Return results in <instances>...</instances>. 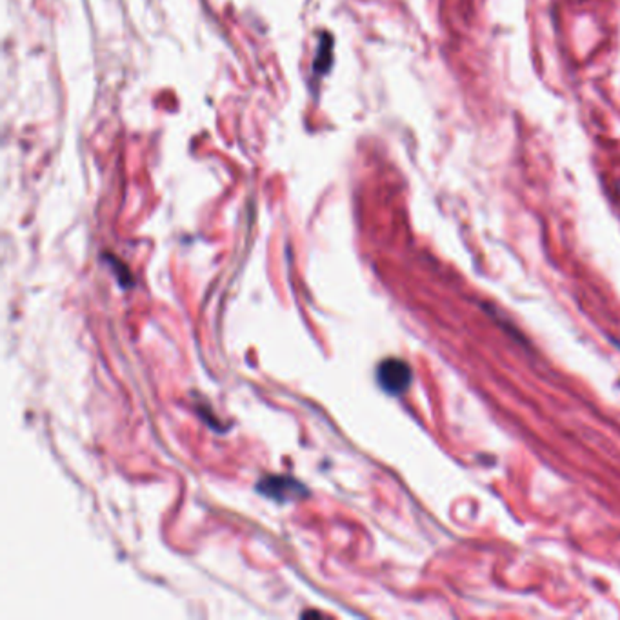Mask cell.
Listing matches in <instances>:
<instances>
[{
	"label": "cell",
	"instance_id": "6da1fadb",
	"mask_svg": "<svg viewBox=\"0 0 620 620\" xmlns=\"http://www.w3.org/2000/svg\"><path fill=\"white\" fill-rule=\"evenodd\" d=\"M376 381L384 391L391 395H400L408 390L413 381L411 367L402 358H386L379 364Z\"/></svg>",
	"mask_w": 620,
	"mask_h": 620
},
{
	"label": "cell",
	"instance_id": "7a4b0ae2",
	"mask_svg": "<svg viewBox=\"0 0 620 620\" xmlns=\"http://www.w3.org/2000/svg\"><path fill=\"white\" fill-rule=\"evenodd\" d=\"M258 491L276 500H290V498L304 497L306 488L295 479L288 477H266L258 482Z\"/></svg>",
	"mask_w": 620,
	"mask_h": 620
}]
</instances>
